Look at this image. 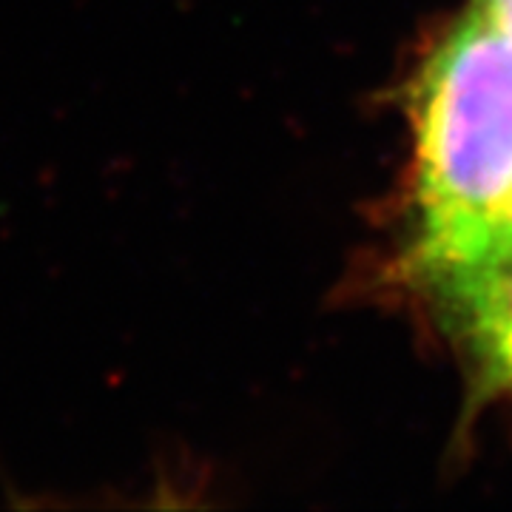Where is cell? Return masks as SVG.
Segmentation results:
<instances>
[{
  "label": "cell",
  "instance_id": "6da1fadb",
  "mask_svg": "<svg viewBox=\"0 0 512 512\" xmlns=\"http://www.w3.org/2000/svg\"><path fill=\"white\" fill-rule=\"evenodd\" d=\"M512 197V37L473 9L416 94V271L487 254Z\"/></svg>",
  "mask_w": 512,
  "mask_h": 512
},
{
  "label": "cell",
  "instance_id": "7a4b0ae2",
  "mask_svg": "<svg viewBox=\"0 0 512 512\" xmlns=\"http://www.w3.org/2000/svg\"><path fill=\"white\" fill-rule=\"evenodd\" d=\"M421 276L470 350L481 382L512 390V256H481Z\"/></svg>",
  "mask_w": 512,
  "mask_h": 512
},
{
  "label": "cell",
  "instance_id": "3957f363",
  "mask_svg": "<svg viewBox=\"0 0 512 512\" xmlns=\"http://www.w3.org/2000/svg\"><path fill=\"white\" fill-rule=\"evenodd\" d=\"M157 490L160 507H191L200 504V490H205V464L185 447L183 441H163L157 447Z\"/></svg>",
  "mask_w": 512,
  "mask_h": 512
},
{
  "label": "cell",
  "instance_id": "277c9868",
  "mask_svg": "<svg viewBox=\"0 0 512 512\" xmlns=\"http://www.w3.org/2000/svg\"><path fill=\"white\" fill-rule=\"evenodd\" d=\"M484 256H512V197L510 202H507V208H504V214H501V220H498L495 237ZM478 259H481V256H478ZM470 262H473V259H470Z\"/></svg>",
  "mask_w": 512,
  "mask_h": 512
},
{
  "label": "cell",
  "instance_id": "5b68a950",
  "mask_svg": "<svg viewBox=\"0 0 512 512\" xmlns=\"http://www.w3.org/2000/svg\"><path fill=\"white\" fill-rule=\"evenodd\" d=\"M478 9L493 20L504 35L512 37V0H478Z\"/></svg>",
  "mask_w": 512,
  "mask_h": 512
}]
</instances>
